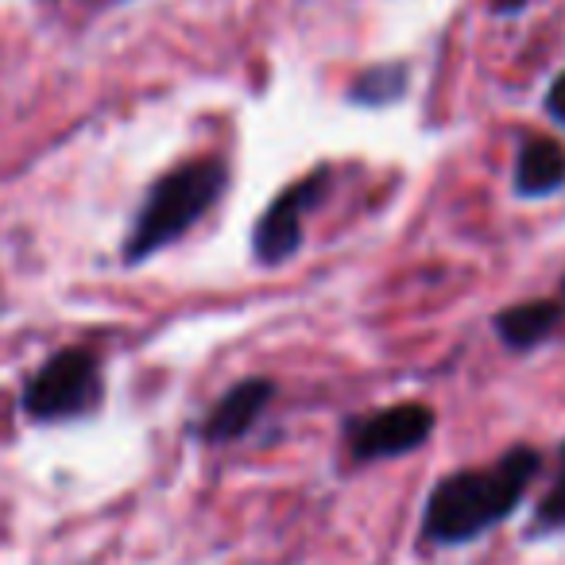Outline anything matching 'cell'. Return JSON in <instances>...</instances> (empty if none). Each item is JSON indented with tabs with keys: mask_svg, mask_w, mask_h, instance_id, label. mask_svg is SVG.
Returning a JSON list of instances; mask_svg holds the SVG:
<instances>
[{
	"mask_svg": "<svg viewBox=\"0 0 565 565\" xmlns=\"http://www.w3.org/2000/svg\"><path fill=\"white\" fill-rule=\"evenodd\" d=\"M565 182V148L557 140H526L515 163V190L526 198H542Z\"/></svg>",
	"mask_w": 565,
	"mask_h": 565,
	"instance_id": "obj_7",
	"label": "cell"
},
{
	"mask_svg": "<svg viewBox=\"0 0 565 565\" xmlns=\"http://www.w3.org/2000/svg\"><path fill=\"white\" fill-rule=\"evenodd\" d=\"M523 4H526V0H495V9H500V12H519Z\"/></svg>",
	"mask_w": 565,
	"mask_h": 565,
	"instance_id": "obj_12",
	"label": "cell"
},
{
	"mask_svg": "<svg viewBox=\"0 0 565 565\" xmlns=\"http://www.w3.org/2000/svg\"><path fill=\"white\" fill-rule=\"evenodd\" d=\"M271 395H275L271 380H244V384H236L233 392L213 407V415L205 418V426H202L205 441H236L244 430H252V423H256L259 415H264Z\"/></svg>",
	"mask_w": 565,
	"mask_h": 565,
	"instance_id": "obj_6",
	"label": "cell"
},
{
	"mask_svg": "<svg viewBox=\"0 0 565 565\" xmlns=\"http://www.w3.org/2000/svg\"><path fill=\"white\" fill-rule=\"evenodd\" d=\"M221 186H225V163H217V159H198V163H186L167 179H159L125 244L128 264H140L171 241H179L217 202Z\"/></svg>",
	"mask_w": 565,
	"mask_h": 565,
	"instance_id": "obj_2",
	"label": "cell"
},
{
	"mask_svg": "<svg viewBox=\"0 0 565 565\" xmlns=\"http://www.w3.org/2000/svg\"><path fill=\"white\" fill-rule=\"evenodd\" d=\"M539 523L542 526H565V480L546 492V500L539 503Z\"/></svg>",
	"mask_w": 565,
	"mask_h": 565,
	"instance_id": "obj_10",
	"label": "cell"
},
{
	"mask_svg": "<svg viewBox=\"0 0 565 565\" xmlns=\"http://www.w3.org/2000/svg\"><path fill=\"white\" fill-rule=\"evenodd\" d=\"M403 86H407V74L399 66H376L356 82L353 97L356 102H392V97H399Z\"/></svg>",
	"mask_w": 565,
	"mask_h": 565,
	"instance_id": "obj_9",
	"label": "cell"
},
{
	"mask_svg": "<svg viewBox=\"0 0 565 565\" xmlns=\"http://www.w3.org/2000/svg\"><path fill=\"white\" fill-rule=\"evenodd\" d=\"M434 430V411L423 403H395L380 415L364 418L353 430V454L372 461V457H399L407 449H418Z\"/></svg>",
	"mask_w": 565,
	"mask_h": 565,
	"instance_id": "obj_5",
	"label": "cell"
},
{
	"mask_svg": "<svg viewBox=\"0 0 565 565\" xmlns=\"http://www.w3.org/2000/svg\"><path fill=\"white\" fill-rule=\"evenodd\" d=\"M534 472H539L534 449H511L484 472H454L434 488L430 503H426V534L441 546L477 539L515 511Z\"/></svg>",
	"mask_w": 565,
	"mask_h": 565,
	"instance_id": "obj_1",
	"label": "cell"
},
{
	"mask_svg": "<svg viewBox=\"0 0 565 565\" xmlns=\"http://www.w3.org/2000/svg\"><path fill=\"white\" fill-rule=\"evenodd\" d=\"M326 182H330V171H315L275 198L271 210H267L264 221L256 225V236H252V248H256L259 264L271 267L295 256V248H299V241H302V210L315 205V198L326 190Z\"/></svg>",
	"mask_w": 565,
	"mask_h": 565,
	"instance_id": "obj_4",
	"label": "cell"
},
{
	"mask_svg": "<svg viewBox=\"0 0 565 565\" xmlns=\"http://www.w3.org/2000/svg\"><path fill=\"white\" fill-rule=\"evenodd\" d=\"M546 109H550V117H554V120H562V125H565V74L554 82V86H550Z\"/></svg>",
	"mask_w": 565,
	"mask_h": 565,
	"instance_id": "obj_11",
	"label": "cell"
},
{
	"mask_svg": "<svg viewBox=\"0 0 565 565\" xmlns=\"http://www.w3.org/2000/svg\"><path fill=\"white\" fill-rule=\"evenodd\" d=\"M97 395V369L94 356L82 349H66V353L51 356L24 387V407L40 423H55V418H71L86 411Z\"/></svg>",
	"mask_w": 565,
	"mask_h": 565,
	"instance_id": "obj_3",
	"label": "cell"
},
{
	"mask_svg": "<svg viewBox=\"0 0 565 565\" xmlns=\"http://www.w3.org/2000/svg\"><path fill=\"white\" fill-rule=\"evenodd\" d=\"M557 318H562L557 302H519V307H508L495 318V333L511 349H534L557 330Z\"/></svg>",
	"mask_w": 565,
	"mask_h": 565,
	"instance_id": "obj_8",
	"label": "cell"
},
{
	"mask_svg": "<svg viewBox=\"0 0 565 565\" xmlns=\"http://www.w3.org/2000/svg\"><path fill=\"white\" fill-rule=\"evenodd\" d=\"M562 461H565V446H562Z\"/></svg>",
	"mask_w": 565,
	"mask_h": 565,
	"instance_id": "obj_13",
	"label": "cell"
}]
</instances>
